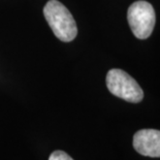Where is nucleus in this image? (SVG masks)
Returning <instances> with one entry per match:
<instances>
[{
	"label": "nucleus",
	"instance_id": "obj_4",
	"mask_svg": "<svg viewBox=\"0 0 160 160\" xmlns=\"http://www.w3.org/2000/svg\"><path fill=\"white\" fill-rule=\"evenodd\" d=\"M134 150L146 157L160 158V130L141 129L133 135Z\"/></svg>",
	"mask_w": 160,
	"mask_h": 160
},
{
	"label": "nucleus",
	"instance_id": "obj_1",
	"mask_svg": "<svg viewBox=\"0 0 160 160\" xmlns=\"http://www.w3.org/2000/svg\"><path fill=\"white\" fill-rule=\"evenodd\" d=\"M43 16L58 39L69 42L77 37L78 27L72 15L58 0H50L43 8Z\"/></svg>",
	"mask_w": 160,
	"mask_h": 160
},
{
	"label": "nucleus",
	"instance_id": "obj_3",
	"mask_svg": "<svg viewBox=\"0 0 160 160\" xmlns=\"http://www.w3.org/2000/svg\"><path fill=\"white\" fill-rule=\"evenodd\" d=\"M127 20L134 36L138 39H146L152 34L154 29L155 11L149 2L139 0L129 6Z\"/></svg>",
	"mask_w": 160,
	"mask_h": 160
},
{
	"label": "nucleus",
	"instance_id": "obj_2",
	"mask_svg": "<svg viewBox=\"0 0 160 160\" xmlns=\"http://www.w3.org/2000/svg\"><path fill=\"white\" fill-rule=\"evenodd\" d=\"M107 87L112 94L132 103L141 102L144 92L138 82L122 69H111L107 74Z\"/></svg>",
	"mask_w": 160,
	"mask_h": 160
},
{
	"label": "nucleus",
	"instance_id": "obj_5",
	"mask_svg": "<svg viewBox=\"0 0 160 160\" xmlns=\"http://www.w3.org/2000/svg\"><path fill=\"white\" fill-rule=\"evenodd\" d=\"M49 160H73L67 153L60 151V150H56L52 154L50 155Z\"/></svg>",
	"mask_w": 160,
	"mask_h": 160
}]
</instances>
